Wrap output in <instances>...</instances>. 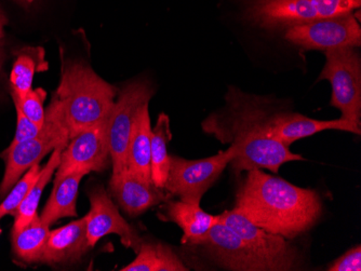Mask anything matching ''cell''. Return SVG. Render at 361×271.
<instances>
[{"instance_id":"26","label":"cell","mask_w":361,"mask_h":271,"mask_svg":"<svg viewBox=\"0 0 361 271\" xmlns=\"http://www.w3.org/2000/svg\"><path fill=\"white\" fill-rule=\"evenodd\" d=\"M11 95L14 106L19 107L30 121L42 127L46 117V109L44 107L47 98L46 91L42 88L32 89L23 96H19L11 91Z\"/></svg>"},{"instance_id":"24","label":"cell","mask_w":361,"mask_h":271,"mask_svg":"<svg viewBox=\"0 0 361 271\" xmlns=\"http://www.w3.org/2000/svg\"><path fill=\"white\" fill-rule=\"evenodd\" d=\"M62 151V149H56L52 151L51 157L42 168L37 182H36L35 185L32 186L30 193L27 194L25 199L23 200L21 206H19V209L16 211V214L14 215V225L12 232H21L32 222V218H35L44 189L48 185L50 179H52V175L56 173V169H58Z\"/></svg>"},{"instance_id":"12","label":"cell","mask_w":361,"mask_h":271,"mask_svg":"<svg viewBox=\"0 0 361 271\" xmlns=\"http://www.w3.org/2000/svg\"><path fill=\"white\" fill-rule=\"evenodd\" d=\"M192 246H202L213 262L226 270L269 271L240 236L220 220Z\"/></svg>"},{"instance_id":"11","label":"cell","mask_w":361,"mask_h":271,"mask_svg":"<svg viewBox=\"0 0 361 271\" xmlns=\"http://www.w3.org/2000/svg\"><path fill=\"white\" fill-rule=\"evenodd\" d=\"M109 123V116L71 139L68 146L61 153L54 179L66 177L75 172L89 174L107 169L111 160Z\"/></svg>"},{"instance_id":"8","label":"cell","mask_w":361,"mask_h":271,"mask_svg":"<svg viewBox=\"0 0 361 271\" xmlns=\"http://www.w3.org/2000/svg\"><path fill=\"white\" fill-rule=\"evenodd\" d=\"M155 94V89L147 80L129 82L117 94L109 115V139L113 173L127 167V151L133 123L143 105Z\"/></svg>"},{"instance_id":"28","label":"cell","mask_w":361,"mask_h":271,"mask_svg":"<svg viewBox=\"0 0 361 271\" xmlns=\"http://www.w3.org/2000/svg\"><path fill=\"white\" fill-rule=\"evenodd\" d=\"M329 271H360L361 270V246L360 244L348 250L340 258L334 260Z\"/></svg>"},{"instance_id":"31","label":"cell","mask_w":361,"mask_h":271,"mask_svg":"<svg viewBox=\"0 0 361 271\" xmlns=\"http://www.w3.org/2000/svg\"><path fill=\"white\" fill-rule=\"evenodd\" d=\"M4 61V50H3V46L0 44V68H1V64H3Z\"/></svg>"},{"instance_id":"23","label":"cell","mask_w":361,"mask_h":271,"mask_svg":"<svg viewBox=\"0 0 361 271\" xmlns=\"http://www.w3.org/2000/svg\"><path fill=\"white\" fill-rule=\"evenodd\" d=\"M170 119L167 115H159L155 127L152 129L151 167L152 181L158 188L165 187L169 174L170 156L168 144L171 141Z\"/></svg>"},{"instance_id":"5","label":"cell","mask_w":361,"mask_h":271,"mask_svg":"<svg viewBox=\"0 0 361 271\" xmlns=\"http://www.w3.org/2000/svg\"><path fill=\"white\" fill-rule=\"evenodd\" d=\"M70 143V132L63 119L60 104L56 98L46 109L44 125L37 137L20 143H11L4 151L5 175L0 183V198L5 197L23 174L44 156L56 149H64Z\"/></svg>"},{"instance_id":"30","label":"cell","mask_w":361,"mask_h":271,"mask_svg":"<svg viewBox=\"0 0 361 271\" xmlns=\"http://www.w3.org/2000/svg\"><path fill=\"white\" fill-rule=\"evenodd\" d=\"M14 1L21 5L22 7L28 8L35 0H14Z\"/></svg>"},{"instance_id":"7","label":"cell","mask_w":361,"mask_h":271,"mask_svg":"<svg viewBox=\"0 0 361 271\" xmlns=\"http://www.w3.org/2000/svg\"><path fill=\"white\" fill-rule=\"evenodd\" d=\"M235 155L236 151L231 146L218 155L200 160L170 156L169 174L164 189L182 201L200 204L202 196L218 181Z\"/></svg>"},{"instance_id":"27","label":"cell","mask_w":361,"mask_h":271,"mask_svg":"<svg viewBox=\"0 0 361 271\" xmlns=\"http://www.w3.org/2000/svg\"><path fill=\"white\" fill-rule=\"evenodd\" d=\"M16 131L12 143H20L26 139L37 137L42 127H38L36 123L30 121L25 115L22 113L19 107L16 106Z\"/></svg>"},{"instance_id":"20","label":"cell","mask_w":361,"mask_h":271,"mask_svg":"<svg viewBox=\"0 0 361 271\" xmlns=\"http://www.w3.org/2000/svg\"><path fill=\"white\" fill-rule=\"evenodd\" d=\"M46 52L42 46H24L16 52L13 68L10 75L12 92L19 96L32 90V80L37 73L48 70Z\"/></svg>"},{"instance_id":"16","label":"cell","mask_w":361,"mask_h":271,"mask_svg":"<svg viewBox=\"0 0 361 271\" xmlns=\"http://www.w3.org/2000/svg\"><path fill=\"white\" fill-rule=\"evenodd\" d=\"M87 238L86 218L49 232L39 263L48 265L70 264L77 262L90 250Z\"/></svg>"},{"instance_id":"19","label":"cell","mask_w":361,"mask_h":271,"mask_svg":"<svg viewBox=\"0 0 361 271\" xmlns=\"http://www.w3.org/2000/svg\"><path fill=\"white\" fill-rule=\"evenodd\" d=\"M85 175H87L85 172H75L66 177L54 179L51 195L39 215L47 226L50 227L61 218H77L79 185Z\"/></svg>"},{"instance_id":"10","label":"cell","mask_w":361,"mask_h":271,"mask_svg":"<svg viewBox=\"0 0 361 271\" xmlns=\"http://www.w3.org/2000/svg\"><path fill=\"white\" fill-rule=\"evenodd\" d=\"M220 222L232 228L245 244L269 266V271L298 270L301 258L298 248L288 239L255 225L234 209L219 215Z\"/></svg>"},{"instance_id":"21","label":"cell","mask_w":361,"mask_h":271,"mask_svg":"<svg viewBox=\"0 0 361 271\" xmlns=\"http://www.w3.org/2000/svg\"><path fill=\"white\" fill-rule=\"evenodd\" d=\"M137 256L123 271H188L170 246L142 241Z\"/></svg>"},{"instance_id":"14","label":"cell","mask_w":361,"mask_h":271,"mask_svg":"<svg viewBox=\"0 0 361 271\" xmlns=\"http://www.w3.org/2000/svg\"><path fill=\"white\" fill-rule=\"evenodd\" d=\"M109 191V195L116 200L130 218H137L167 199L162 188H158L153 182L137 177L128 168L118 173H113Z\"/></svg>"},{"instance_id":"4","label":"cell","mask_w":361,"mask_h":271,"mask_svg":"<svg viewBox=\"0 0 361 271\" xmlns=\"http://www.w3.org/2000/svg\"><path fill=\"white\" fill-rule=\"evenodd\" d=\"M241 4L247 23L271 32L353 13L360 8L361 0H243Z\"/></svg>"},{"instance_id":"13","label":"cell","mask_w":361,"mask_h":271,"mask_svg":"<svg viewBox=\"0 0 361 271\" xmlns=\"http://www.w3.org/2000/svg\"><path fill=\"white\" fill-rule=\"evenodd\" d=\"M90 211L86 218L89 246L94 248L103 237L117 234L125 248L139 252L142 240L135 229L121 215L111 196L102 186H95L88 193Z\"/></svg>"},{"instance_id":"18","label":"cell","mask_w":361,"mask_h":271,"mask_svg":"<svg viewBox=\"0 0 361 271\" xmlns=\"http://www.w3.org/2000/svg\"><path fill=\"white\" fill-rule=\"evenodd\" d=\"M152 127L149 103L143 105L133 123L127 151V167L137 177L152 181Z\"/></svg>"},{"instance_id":"32","label":"cell","mask_w":361,"mask_h":271,"mask_svg":"<svg viewBox=\"0 0 361 271\" xmlns=\"http://www.w3.org/2000/svg\"><path fill=\"white\" fill-rule=\"evenodd\" d=\"M0 234H1V229H0Z\"/></svg>"},{"instance_id":"22","label":"cell","mask_w":361,"mask_h":271,"mask_svg":"<svg viewBox=\"0 0 361 271\" xmlns=\"http://www.w3.org/2000/svg\"><path fill=\"white\" fill-rule=\"evenodd\" d=\"M49 226L38 214L21 232H12V248L21 262L37 263L42 258L48 239Z\"/></svg>"},{"instance_id":"17","label":"cell","mask_w":361,"mask_h":271,"mask_svg":"<svg viewBox=\"0 0 361 271\" xmlns=\"http://www.w3.org/2000/svg\"><path fill=\"white\" fill-rule=\"evenodd\" d=\"M164 213L158 214L159 220L172 222L183 230L180 242L192 246L195 242L216 225L220 218L211 215L200 208V204L190 202L168 201L164 208Z\"/></svg>"},{"instance_id":"29","label":"cell","mask_w":361,"mask_h":271,"mask_svg":"<svg viewBox=\"0 0 361 271\" xmlns=\"http://www.w3.org/2000/svg\"><path fill=\"white\" fill-rule=\"evenodd\" d=\"M8 23L7 17H6V14L4 13L3 10L0 8V39L4 38L5 36V32H4V28H5L6 24Z\"/></svg>"},{"instance_id":"9","label":"cell","mask_w":361,"mask_h":271,"mask_svg":"<svg viewBox=\"0 0 361 271\" xmlns=\"http://www.w3.org/2000/svg\"><path fill=\"white\" fill-rule=\"evenodd\" d=\"M283 38L304 50L326 52L346 46L360 48L361 28L353 12L286 28Z\"/></svg>"},{"instance_id":"15","label":"cell","mask_w":361,"mask_h":271,"mask_svg":"<svg viewBox=\"0 0 361 271\" xmlns=\"http://www.w3.org/2000/svg\"><path fill=\"white\" fill-rule=\"evenodd\" d=\"M326 130L346 131L354 134H360L350 122L344 119L316 120V119L308 118L297 111H290L288 105L285 104L274 117L271 137L290 147L294 141Z\"/></svg>"},{"instance_id":"2","label":"cell","mask_w":361,"mask_h":271,"mask_svg":"<svg viewBox=\"0 0 361 271\" xmlns=\"http://www.w3.org/2000/svg\"><path fill=\"white\" fill-rule=\"evenodd\" d=\"M234 210L267 232L292 240L317 224L322 202L315 190L253 169L237 191Z\"/></svg>"},{"instance_id":"6","label":"cell","mask_w":361,"mask_h":271,"mask_svg":"<svg viewBox=\"0 0 361 271\" xmlns=\"http://www.w3.org/2000/svg\"><path fill=\"white\" fill-rule=\"evenodd\" d=\"M326 64L319 80L331 84L330 105L341 111V119L361 133V56L357 48L346 46L324 52Z\"/></svg>"},{"instance_id":"3","label":"cell","mask_w":361,"mask_h":271,"mask_svg":"<svg viewBox=\"0 0 361 271\" xmlns=\"http://www.w3.org/2000/svg\"><path fill=\"white\" fill-rule=\"evenodd\" d=\"M117 94L116 87L105 82L85 63L71 62L63 66L54 98L60 104L70 141L109 117Z\"/></svg>"},{"instance_id":"1","label":"cell","mask_w":361,"mask_h":271,"mask_svg":"<svg viewBox=\"0 0 361 271\" xmlns=\"http://www.w3.org/2000/svg\"><path fill=\"white\" fill-rule=\"evenodd\" d=\"M224 101V106L207 117L202 127L207 134L235 149L236 155L229 165L237 175L253 169L278 174L286 163L304 160L301 155L271 137L274 117L286 103L235 86L228 87Z\"/></svg>"},{"instance_id":"25","label":"cell","mask_w":361,"mask_h":271,"mask_svg":"<svg viewBox=\"0 0 361 271\" xmlns=\"http://www.w3.org/2000/svg\"><path fill=\"white\" fill-rule=\"evenodd\" d=\"M42 169L40 163H35L23 174V177L19 181L16 182V185L7 194L6 199L0 203V220L8 214L12 216L16 215L19 206L30 193L32 186L37 182Z\"/></svg>"}]
</instances>
